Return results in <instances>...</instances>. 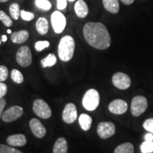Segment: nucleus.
I'll use <instances>...</instances> for the list:
<instances>
[{
    "label": "nucleus",
    "mask_w": 153,
    "mask_h": 153,
    "mask_svg": "<svg viewBox=\"0 0 153 153\" xmlns=\"http://www.w3.org/2000/svg\"><path fill=\"white\" fill-rule=\"evenodd\" d=\"M83 35L87 43L98 50L110 47L111 38L106 26L101 22H88L83 27Z\"/></svg>",
    "instance_id": "f257e3e1"
},
{
    "label": "nucleus",
    "mask_w": 153,
    "mask_h": 153,
    "mask_svg": "<svg viewBox=\"0 0 153 153\" xmlns=\"http://www.w3.org/2000/svg\"><path fill=\"white\" fill-rule=\"evenodd\" d=\"M75 42L71 36H65L59 42L57 53L60 59L63 62H68L73 57Z\"/></svg>",
    "instance_id": "f03ea898"
},
{
    "label": "nucleus",
    "mask_w": 153,
    "mask_h": 153,
    "mask_svg": "<svg viewBox=\"0 0 153 153\" xmlns=\"http://www.w3.org/2000/svg\"><path fill=\"white\" fill-rule=\"evenodd\" d=\"M100 96L94 89H90L86 91L82 99V105L86 110L93 111L99 106Z\"/></svg>",
    "instance_id": "7ed1b4c3"
},
{
    "label": "nucleus",
    "mask_w": 153,
    "mask_h": 153,
    "mask_svg": "<svg viewBox=\"0 0 153 153\" xmlns=\"http://www.w3.org/2000/svg\"><path fill=\"white\" fill-rule=\"evenodd\" d=\"M148 106V100L145 97L140 95L136 96L132 99L131 101V114L135 117H138L147 110Z\"/></svg>",
    "instance_id": "20e7f679"
},
{
    "label": "nucleus",
    "mask_w": 153,
    "mask_h": 153,
    "mask_svg": "<svg viewBox=\"0 0 153 153\" xmlns=\"http://www.w3.org/2000/svg\"><path fill=\"white\" fill-rule=\"evenodd\" d=\"M33 111L38 117L43 119H48L52 115V111L49 105L43 99H36L33 101Z\"/></svg>",
    "instance_id": "39448f33"
},
{
    "label": "nucleus",
    "mask_w": 153,
    "mask_h": 153,
    "mask_svg": "<svg viewBox=\"0 0 153 153\" xmlns=\"http://www.w3.org/2000/svg\"><path fill=\"white\" fill-rule=\"evenodd\" d=\"M51 21L55 33H62L67 24V19L65 15L60 11H55L51 15Z\"/></svg>",
    "instance_id": "423d86ee"
},
{
    "label": "nucleus",
    "mask_w": 153,
    "mask_h": 153,
    "mask_svg": "<svg viewBox=\"0 0 153 153\" xmlns=\"http://www.w3.org/2000/svg\"><path fill=\"white\" fill-rule=\"evenodd\" d=\"M16 59L19 65L22 67L26 68L32 62V55L29 47L24 45L18 50L16 55Z\"/></svg>",
    "instance_id": "0eeeda50"
},
{
    "label": "nucleus",
    "mask_w": 153,
    "mask_h": 153,
    "mask_svg": "<svg viewBox=\"0 0 153 153\" xmlns=\"http://www.w3.org/2000/svg\"><path fill=\"white\" fill-rule=\"evenodd\" d=\"M112 83L120 90H126L131 87V79L130 76L123 72H116L112 76Z\"/></svg>",
    "instance_id": "6e6552de"
},
{
    "label": "nucleus",
    "mask_w": 153,
    "mask_h": 153,
    "mask_svg": "<svg viewBox=\"0 0 153 153\" xmlns=\"http://www.w3.org/2000/svg\"><path fill=\"white\" fill-rule=\"evenodd\" d=\"M116 133V126L112 122H101L97 127V134L101 138L108 139Z\"/></svg>",
    "instance_id": "1a4fd4ad"
},
{
    "label": "nucleus",
    "mask_w": 153,
    "mask_h": 153,
    "mask_svg": "<svg viewBox=\"0 0 153 153\" xmlns=\"http://www.w3.org/2000/svg\"><path fill=\"white\" fill-rule=\"evenodd\" d=\"M23 114H24V110L22 107L13 106L4 112L1 116V119L6 123H10L20 118Z\"/></svg>",
    "instance_id": "9d476101"
},
{
    "label": "nucleus",
    "mask_w": 153,
    "mask_h": 153,
    "mask_svg": "<svg viewBox=\"0 0 153 153\" xmlns=\"http://www.w3.org/2000/svg\"><path fill=\"white\" fill-rule=\"evenodd\" d=\"M62 120L68 124H72L77 118V111L76 106L72 103H69L65 106L62 111Z\"/></svg>",
    "instance_id": "9b49d317"
},
{
    "label": "nucleus",
    "mask_w": 153,
    "mask_h": 153,
    "mask_svg": "<svg viewBox=\"0 0 153 153\" xmlns=\"http://www.w3.org/2000/svg\"><path fill=\"white\" fill-rule=\"evenodd\" d=\"M108 110L112 114L121 115L125 114L128 110V104L123 99H115L108 105Z\"/></svg>",
    "instance_id": "f8f14e48"
},
{
    "label": "nucleus",
    "mask_w": 153,
    "mask_h": 153,
    "mask_svg": "<svg viewBox=\"0 0 153 153\" xmlns=\"http://www.w3.org/2000/svg\"><path fill=\"white\" fill-rule=\"evenodd\" d=\"M30 131L36 137L43 138L46 135V128L37 118H32L29 122Z\"/></svg>",
    "instance_id": "ddd939ff"
},
{
    "label": "nucleus",
    "mask_w": 153,
    "mask_h": 153,
    "mask_svg": "<svg viewBox=\"0 0 153 153\" xmlns=\"http://www.w3.org/2000/svg\"><path fill=\"white\" fill-rule=\"evenodd\" d=\"M7 142L13 147H22L26 144L27 140L24 134H15L7 137Z\"/></svg>",
    "instance_id": "4468645a"
},
{
    "label": "nucleus",
    "mask_w": 153,
    "mask_h": 153,
    "mask_svg": "<svg viewBox=\"0 0 153 153\" xmlns=\"http://www.w3.org/2000/svg\"><path fill=\"white\" fill-rule=\"evenodd\" d=\"M74 12L79 18L84 19L89 14V8L84 0H77L74 4Z\"/></svg>",
    "instance_id": "2eb2a0df"
},
{
    "label": "nucleus",
    "mask_w": 153,
    "mask_h": 153,
    "mask_svg": "<svg viewBox=\"0 0 153 153\" xmlns=\"http://www.w3.org/2000/svg\"><path fill=\"white\" fill-rule=\"evenodd\" d=\"M28 37H29V33L28 30H21L11 33V40L13 43L21 44L27 41Z\"/></svg>",
    "instance_id": "dca6fc26"
},
{
    "label": "nucleus",
    "mask_w": 153,
    "mask_h": 153,
    "mask_svg": "<svg viewBox=\"0 0 153 153\" xmlns=\"http://www.w3.org/2000/svg\"><path fill=\"white\" fill-rule=\"evenodd\" d=\"M104 9L111 14H118L120 9L118 0H102Z\"/></svg>",
    "instance_id": "f3484780"
},
{
    "label": "nucleus",
    "mask_w": 153,
    "mask_h": 153,
    "mask_svg": "<svg viewBox=\"0 0 153 153\" xmlns=\"http://www.w3.org/2000/svg\"><path fill=\"white\" fill-rule=\"evenodd\" d=\"M68 145L66 139L64 137H59L53 146V153H68Z\"/></svg>",
    "instance_id": "a211bd4d"
},
{
    "label": "nucleus",
    "mask_w": 153,
    "mask_h": 153,
    "mask_svg": "<svg viewBox=\"0 0 153 153\" xmlns=\"http://www.w3.org/2000/svg\"><path fill=\"white\" fill-rule=\"evenodd\" d=\"M36 28L37 32L41 35H45L48 31V21L45 17H40L36 23Z\"/></svg>",
    "instance_id": "6ab92c4d"
},
{
    "label": "nucleus",
    "mask_w": 153,
    "mask_h": 153,
    "mask_svg": "<svg viewBox=\"0 0 153 153\" xmlns=\"http://www.w3.org/2000/svg\"><path fill=\"white\" fill-rule=\"evenodd\" d=\"M92 118L88 114H82L79 117V123L80 128L85 131H89L91 128Z\"/></svg>",
    "instance_id": "aec40b11"
},
{
    "label": "nucleus",
    "mask_w": 153,
    "mask_h": 153,
    "mask_svg": "<svg viewBox=\"0 0 153 153\" xmlns=\"http://www.w3.org/2000/svg\"><path fill=\"white\" fill-rule=\"evenodd\" d=\"M134 146L131 143H124L116 148L114 153H133Z\"/></svg>",
    "instance_id": "412c9836"
},
{
    "label": "nucleus",
    "mask_w": 153,
    "mask_h": 153,
    "mask_svg": "<svg viewBox=\"0 0 153 153\" xmlns=\"http://www.w3.org/2000/svg\"><path fill=\"white\" fill-rule=\"evenodd\" d=\"M57 62V57L54 54L51 53L46 57L41 60V65L43 68H50L55 65Z\"/></svg>",
    "instance_id": "4be33fe9"
},
{
    "label": "nucleus",
    "mask_w": 153,
    "mask_h": 153,
    "mask_svg": "<svg viewBox=\"0 0 153 153\" xmlns=\"http://www.w3.org/2000/svg\"><path fill=\"white\" fill-rule=\"evenodd\" d=\"M9 13H10L12 19H14V20H18L21 16L20 7H19L18 4H11L10 7H9Z\"/></svg>",
    "instance_id": "5701e85b"
},
{
    "label": "nucleus",
    "mask_w": 153,
    "mask_h": 153,
    "mask_svg": "<svg viewBox=\"0 0 153 153\" xmlns=\"http://www.w3.org/2000/svg\"><path fill=\"white\" fill-rule=\"evenodd\" d=\"M35 4L38 9L43 11H49L52 7L51 3L48 0H36Z\"/></svg>",
    "instance_id": "b1692460"
},
{
    "label": "nucleus",
    "mask_w": 153,
    "mask_h": 153,
    "mask_svg": "<svg viewBox=\"0 0 153 153\" xmlns=\"http://www.w3.org/2000/svg\"><path fill=\"white\" fill-rule=\"evenodd\" d=\"M11 77L15 83L22 84L24 82V76L22 72L16 69H14L11 72Z\"/></svg>",
    "instance_id": "393cba45"
},
{
    "label": "nucleus",
    "mask_w": 153,
    "mask_h": 153,
    "mask_svg": "<svg viewBox=\"0 0 153 153\" xmlns=\"http://www.w3.org/2000/svg\"><path fill=\"white\" fill-rule=\"evenodd\" d=\"M140 148L142 153H152L153 152V141L145 140Z\"/></svg>",
    "instance_id": "a878e982"
},
{
    "label": "nucleus",
    "mask_w": 153,
    "mask_h": 153,
    "mask_svg": "<svg viewBox=\"0 0 153 153\" xmlns=\"http://www.w3.org/2000/svg\"><path fill=\"white\" fill-rule=\"evenodd\" d=\"M0 21L3 23L7 27H10L13 25L12 20L4 11L0 10Z\"/></svg>",
    "instance_id": "bb28decb"
},
{
    "label": "nucleus",
    "mask_w": 153,
    "mask_h": 153,
    "mask_svg": "<svg viewBox=\"0 0 153 153\" xmlns=\"http://www.w3.org/2000/svg\"><path fill=\"white\" fill-rule=\"evenodd\" d=\"M0 153H23L22 151L11 148L8 145L1 144L0 145Z\"/></svg>",
    "instance_id": "cd10ccee"
},
{
    "label": "nucleus",
    "mask_w": 153,
    "mask_h": 153,
    "mask_svg": "<svg viewBox=\"0 0 153 153\" xmlns=\"http://www.w3.org/2000/svg\"><path fill=\"white\" fill-rule=\"evenodd\" d=\"M50 45L49 41H39L35 43V49L38 52H41L44 49L48 48Z\"/></svg>",
    "instance_id": "c85d7f7f"
},
{
    "label": "nucleus",
    "mask_w": 153,
    "mask_h": 153,
    "mask_svg": "<svg viewBox=\"0 0 153 153\" xmlns=\"http://www.w3.org/2000/svg\"><path fill=\"white\" fill-rule=\"evenodd\" d=\"M34 14L32 12H29V11H26L25 10L21 11V17L24 21L26 22H30L32 21L34 19Z\"/></svg>",
    "instance_id": "c756f323"
},
{
    "label": "nucleus",
    "mask_w": 153,
    "mask_h": 153,
    "mask_svg": "<svg viewBox=\"0 0 153 153\" xmlns=\"http://www.w3.org/2000/svg\"><path fill=\"white\" fill-rule=\"evenodd\" d=\"M8 69L4 65H0V82H3L8 77Z\"/></svg>",
    "instance_id": "7c9ffc66"
},
{
    "label": "nucleus",
    "mask_w": 153,
    "mask_h": 153,
    "mask_svg": "<svg viewBox=\"0 0 153 153\" xmlns=\"http://www.w3.org/2000/svg\"><path fill=\"white\" fill-rule=\"evenodd\" d=\"M143 126L147 131L153 133V118L145 120L143 124Z\"/></svg>",
    "instance_id": "2f4dec72"
},
{
    "label": "nucleus",
    "mask_w": 153,
    "mask_h": 153,
    "mask_svg": "<svg viewBox=\"0 0 153 153\" xmlns=\"http://www.w3.org/2000/svg\"><path fill=\"white\" fill-rule=\"evenodd\" d=\"M68 6V0H57V8L58 10H65Z\"/></svg>",
    "instance_id": "473e14b6"
},
{
    "label": "nucleus",
    "mask_w": 153,
    "mask_h": 153,
    "mask_svg": "<svg viewBox=\"0 0 153 153\" xmlns=\"http://www.w3.org/2000/svg\"><path fill=\"white\" fill-rule=\"evenodd\" d=\"M7 92V86L4 82H0V99L4 97Z\"/></svg>",
    "instance_id": "72a5a7b5"
},
{
    "label": "nucleus",
    "mask_w": 153,
    "mask_h": 153,
    "mask_svg": "<svg viewBox=\"0 0 153 153\" xmlns=\"http://www.w3.org/2000/svg\"><path fill=\"white\" fill-rule=\"evenodd\" d=\"M6 104H7V101H6L3 98L0 99V118H1V116H2L3 110L6 106Z\"/></svg>",
    "instance_id": "f704fd0d"
},
{
    "label": "nucleus",
    "mask_w": 153,
    "mask_h": 153,
    "mask_svg": "<svg viewBox=\"0 0 153 153\" xmlns=\"http://www.w3.org/2000/svg\"><path fill=\"white\" fill-rule=\"evenodd\" d=\"M145 140L153 141V133H148L145 135Z\"/></svg>",
    "instance_id": "c9c22d12"
},
{
    "label": "nucleus",
    "mask_w": 153,
    "mask_h": 153,
    "mask_svg": "<svg viewBox=\"0 0 153 153\" xmlns=\"http://www.w3.org/2000/svg\"><path fill=\"white\" fill-rule=\"evenodd\" d=\"M122 1V3L126 5H131L134 2L135 0H120Z\"/></svg>",
    "instance_id": "e433bc0d"
},
{
    "label": "nucleus",
    "mask_w": 153,
    "mask_h": 153,
    "mask_svg": "<svg viewBox=\"0 0 153 153\" xmlns=\"http://www.w3.org/2000/svg\"><path fill=\"white\" fill-rule=\"evenodd\" d=\"M1 40L2 42H6L7 41V36L6 35H3L1 36Z\"/></svg>",
    "instance_id": "4c0bfd02"
},
{
    "label": "nucleus",
    "mask_w": 153,
    "mask_h": 153,
    "mask_svg": "<svg viewBox=\"0 0 153 153\" xmlns=\"http://www.w3.org/2000/svg\"><path fill=\"white\" fill-rule=\"evenodd\" d=\"M9 0H0V2H7Z\"/></svg>",
    "instance_id": "58836bf2"
},
{
    "label": "nucleus",
    "mask_w": 153,
    "mask_h": 153,
    "mask_svg": "<svg viewBox=\"0 0 153 153\" xmlns=\"http://www.w3.org/2000/svg\"><path fill=\"white\" fill-rule=\"evenodd\" d=\"M7 33H11V30L10 29H8V30H7Z\"/></svg>",
    "instance_id": "ea45409f"
},
{
    "label": "nucleus",
    "mask_w": 153,
    "mask_h": 153,
    "mask_svg": "<svg viewBox=\"0 0 153 153\" xmlns=\"http://www.w3.org/2000/svg\"><path fill=\"white\" fill-rule=\"evenodd\" d=\"M68 1H70V2H73V1H75V0H68Z\"/></svg>",
    "instance_id": "a19ab883"
},
{
    "label": "nucleus",
    "mask_w": 153,
    "mask_h": 153,
    "mask_svg": "<svg viewBox=\"0 0 153 153\" xmlns=\"http://www.w3.org/2000/svg\"><path fill=\"white\" fill-rule=\"evenodd\" d=\"M1 42H2V41H1V38H0V45H1Z\"/></svg>",
    "instance_id": "79ce46f5"
}]
</instances>
